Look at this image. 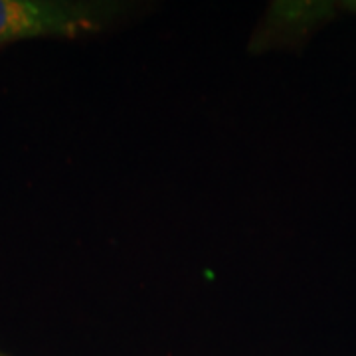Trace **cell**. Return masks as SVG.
Segmentation results:
<instances>
[{"mask_svg": "<svg viewBox=\"0 0 356 356\" xmlns=\"http://www.w3.org/2000/svg\"><path fill=\"white\" fill-rule=\"evenodd\" d=\"M346 8H348V10H355L356 13V2H346Z\"/></svg>", "mask_w": 356, "mask_h": 356, "instance_id": "cell-2", "label": "cell"}, {"mask_svg": "<svg viewBox=\"0 0 356 356\" xmlns=\"http://www.w3.org/2000/svg\"><path fill=\"white\" fill-rule=\"evenodd\" d=\"M123 0H0V46L32 38H81L107 32L137 13Z\"/></svg>", "mask_w": 356, "mask_h": 356, "instance_id": "cell-1", "label": "cell"}, {"mask_svg": "<svg viewBox=\"0 0 356 356\" xmlns=\"http://www.w3.org/2000/svg\"><path fill=\"white\" fill-rule=\"evenodd\" d=\"M0 356H6V355H2V353H0Z\"/></svg>", "mask_w": 356, "mask_h": 356, "instance_id": "cell-3", "label": "cell"}]
</instances>
